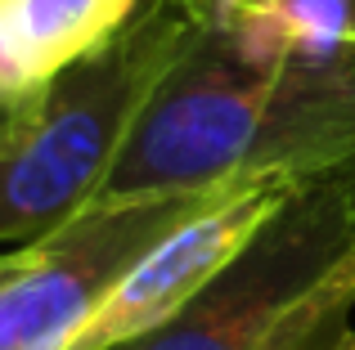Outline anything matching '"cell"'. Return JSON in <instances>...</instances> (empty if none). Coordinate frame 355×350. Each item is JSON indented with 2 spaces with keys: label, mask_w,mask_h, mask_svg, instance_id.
I'll use <instances>...</instances> for the list:
<instances>
[{
  "label": "cell",
  "mask_w": 355,
  "mask_h": 350,
  "mask_svg": "<svg viewBox=\"0 0 355 350\" xmlns=\"http://www.w3.org/2000/svg\"><path fill=\"white\" fill-rule=\"evenodd\" d=\"M355 167V36L248 59L193 32L135 117L95 202L216 189L248 175L311 180Z\"/></svg>",
  "instance_id": "6da1fadb"
},
{
  "label": "cell",
  "mask_w": 355,
  "mask_h": 350,
  "mask_svg": "<svg viewBox=\"0 0 355 350\" xmlns=\"http://www.w3.org/2000/svg\"><path fill=\"white\" fill-rule=\"evenodd\" d=\"M198 27L175 0H139L99 50L0 113V247L59 234L99 198L135 117Z\"/></svg>",
  "instance_id": "7a4b0ae2"
},
{
  "label": "cell",
  "mask_w": 355,
  "mask_h": 350,
  "mask_svg": "<svg viewBox=\"0 0 355 350\" xmlns=\"http://www.w3.org/2000/svg\"><path fill=\"white\" fill-rule=\"evenodd\" d=\"M351 252L355 167L311 175L230 270H220L171 319L113 350H261L279 319Z\"/></svg>",
  "instance_id": "3957f363"
},
{
  "label": "cell",
  "mask_w": 355,
  "mask_h": 350,
  "mask_svg": "<svg viewBox=\"0 0 355 350\" xmlns=\"http://www.w3.org/2000/svg\"><path fill=\"white\" fill-rule=\"evenodd\" d=\"M216 189L90 202L59 234L32 243L27 265L0 283V350H68L126 265Z\"/></svg>",
  "instance_id": "277c9868"
},
{
  "label": "cell",
  "mask_w": 355,
  "mask_h": 350,
  "mask_svg": "<svg viewBox=\"0 0 355 350\" xmlns=\"http://www.w3.org/2000/svg\"><path fill=\"white\" fill-rule=\"evenodd\" d=\"M297 184L302 180L288 175H248L220 184L198 211L175 220L153 247H144L126 265V274L99 297L68 350H113L171 319L184 301H193L220 270H230L248 252L252 238L279 216Z\"/></svg>",
  "instance_id": "5b68a950"
},
{
  "label": "cell",
  "mask_w": 355,
  "mask_h": 350,
  "mask_svg": "<svg viewBox=\"0 0 355 350\" xmlns=\"http://www.w3.org/2000/svg\"><path fill=\"white\" fill-rule=\"evenodd\" d=\"M139 0H0V104H18L108 41Z\"/></svg>",
  "instance_id": "8992f818"
},
{
  "label": "cell",
  "mask_w": 355,
  "mask_h": 350,
  "mask_svg": "<svg viewBox=\"0 0 355 350\" xmlns=\"http://www.w3.org/2000/svg\"><path fill=\"white\" fill-rule=\"evenodd\" d=\"M355 310V252L329 279H320L266 337L261 350H333L347 333V315Z\"/></svg>",
  "instance_id": "52a82bcc"
},
{
  "label": "cell",
  "mask_w": 355,
  "mask_h": 350,
  "mask_svg": "<svg viewBox=\"0 0 355 350\" xmlns=\"http://www.w3.org/2000/svg\"><path fill=\"white\" fill-rule=\"evenodd\" d=\"M198 32L220 36L234 50H257L279 14V0H175Z\"/></svg>",
  "instance_id": "ba28073f"
},
{
  "label": "cell",
  "mask_w": 355,
  "mask_h": 350,
  "mask_svg": "<svg viewBox=\"0 0 355 350\" xmlns=\"http://www.w3.org/2000/svg\"><path fill=\"white\" fill-rule=\"evenodd\" d=\"M27 256H32V247H0V283L14 279V274L27 265Z\"/></svg>",
  "instance_id": "9c48e42d"
},
{
  "label": "cell",
  "mask_w": 355,
  "mask_h": 350,
  "mask_svg": "<svg viewBox=\"0 0 355 350\" xmlns=\"http://www.w3.org/2000/svg\"><path fill=\"white\" fill-rule=\"evenodd\" d=\"M333 350H355V333H351V328L338 337V346H333Z\"/></svg>",
  "instance_id": "30bf717a"
},
{
  "label": "cell",
  "mask_w": 355,
  "mask_h": 350,
  "mask_svg": "<svg viewBox=\"0 0 355 350\" xmlns=\"http://www.w3.org/2000/svg\"><path fill=\"white\" fill-rule=\"evenodd\" d=\"M347 5H351V9H355V0H347Z\"/></svg>",
  "instance_id": "8fae6325"
},
{
  "label": "cell",
  "mask_w": 355,
  "mask_h": 350,
  "mask_svg": "<svg viewBox=\"0 0 355 350\" xmlns=\"http://www.w3.org/2000/svg\"><path fill=\"white\" fill-rule=\"evenodd\" d=\"M0 113H5V104H0Z\"/></svg>",
  "instance_id": "7c38bea8"
}]
</instances>
